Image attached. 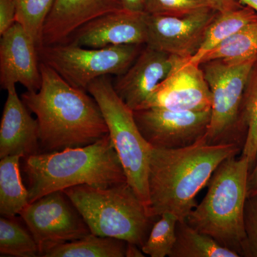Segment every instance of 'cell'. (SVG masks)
I'll list each match as a JSON object with an SVG mask.
<instances>
[{"mask_svg":"<svg viewBox=\"0 0 257 257\" xmlns=\"http://www.w3.org/2000/svg\"><path fill=\"white\" fill-rule=\"evenodd\" d=\"M142 248L138 245L127 243L126 246V256L127 257H143L145 256Z\"/></svg>","mask_w":257,"mask_h":257,"instance_id":"obj_33","label":"cell"},{"mask_svg":"<svg viewBox=\"0 0 257 257\" xmlns=\"http://www.w3.org/2000/svg\"><path fill=\"white\" fill-rule=\"evenodd\" d=\"M218 12H226L229 10L237 9L243 5L237 0H209Z\"/></svg>","mask_w":257,"mask_h":257,"instance_id":"obj_30","label":"cell"},{"mask_svg":"<svg viewBox=\"0 0 257 257\" xmlns=\"http://www.w3.org/2000/svg\"><path fill=\"white\" fill-rule=\"evenodd\" d=\"M170 257H239L216 239L194 229L184 220L177 225V240Z\"/></svg>","mask_w":257,"mask_h":257,"instance_id":"obj_21","label":"cell"},{"mask_svg":"<svg viewBox=\"0 0 257 257\" xmlns=\"http://www.w3.org/2000/svg\"><path fill=\"white\" fill-rule=\"evenodd\" d=\"M0 84L3 89L24 86L35 92L41 87L40 60L37 45L20 24L15 23L1 35Z\"/></svg>","mask_w":257,"mask_h":257,"instance_id":"obj_13","label":"cell"},{"mask_svg":"<svg viewBox=\"0 0 257 257\" xmlns=\"http://www.w3.org/2000/svg\"><path fill=\"white\" fill-rule=\"evenodd\" d=\"M127 242L115 238L90 234L81 239L49 248L43 257H124Z\"/></svg>","mask_w":257,"mask_h":257,"instance_id":"obj_20","label":"cell"},{"mask_svg":"<svg viewBox=\"0 0 257 257\" xmlns=\"http://www.w3.org/2000/svg\"><path fill=\"white\" fill-rule=\"evenodd\" d=\"M181 59L147 45L113 84L116 94L130 109L138 110Z\"/></svg>","mask_w":257,"mask_h":257,"instance_id":"obj_14","label":"cell"},{"mask_svg":"<svg viewBox=\"0 0 257 257\" xmlns=\"http://www.w3.org/2000/svg\"><path fill=\"white\" fill-rule=\"evenodd\" d=\"M250 165L244 155L221 162L208 182L205 197L186 221L194 229L216 239L243 256L244 209Z\"/></svg>","mask_w":257,"mask_h":257,"instance_id":"obj_4","label":"cell"},{"mask_svg":"<svg viewBox=\"0 0 257 257\" xmlns=\"http://www.w3.org/2000/svg\"><path fill=\"white\" fill-rule=\"evenodd\" d=\"M20 215L40 250L92 234L87 223L64 191H57L29 203Z\"/></svg>","mask_w":257,"mask_h":257,"instance_id":"obj_9","label":"cell"},{"mask_svg":"<svg viewBox=\"0 0 257 257\" xmlns=\"http://www.w3.org/2000/svg\"><path fill=\"white\" fill-rule=\"evenodd\" d=\"M243 256L257 257V196L247 198L244 209Z\"/></svg>","mask_w":257,"mask_h":257,"instance_id":"obj_28","label":"cell"},{"mask_svg":"<svg viewBox=\"0 0 257 257\" xmlns=\"http://www.w3.org/2000/svg\"><path fill=\"white\" fill-rule=\"evenodd\" d=\"M123 9L119 0H55L44 26L42 47L65 43L86 24Z\"/></svg>","mask_w":257,"mask_h":257,"instance_id":"obj_16","label":"cell"},{"mask_svg":"<svg viewBox=\"0 0 257 257\" xmlns=\"http://www.w3.org/2000/svg\"><path fill=\"white\" fill-rule=\"evenodd\" d=\"M55 0H15L16 23L20 24L37 50L42 47V32Z\"/></svg>","mask_w":257,"mask_h":257,"instance_id":"obj_25","label":"cell"},{"mask_svg":"<svg viewBox=\"0 0 257 257\" xmlns=\"http://www.w3.org/2000/svg\"><path fill=\"white\" fill-rule=\"evenodd\" d=\"M257 57V21L225 40L202 57L201 64L212 60L242 62Z\"/></svg>","mask_w":257,"mask_h":257,"instance_id":"obj_22","label":"cell"},{"mask_svg":"<svg viewBox=\"0 0 257 257\" xmlns=\"http://www.w3.org/2000/svg\"><path fill=\"white\" fill-rule=\"evenodd\" d=\"M92 234L123 240L140 248L153 218L127 182L108 187L79 185L64 190Z\"/></svg>","mask_w":257,"mask_h":257,"instance_id":"obj_5","label":"cell"},{"mask_svg":"<svg viewBox=\"0 0 257 257\" xmlns=\"http://www.w3.org/2000/svg\"><path fill=\"white\" fill-rule=\"evenodd\" d=\"M218 13L209 8L182 16L146 13V45L181 58H190L199 50Z\"/></svg>","mask_w":257,"mask_h":257,"instance_id":"obj_11","label":"cell"},{"mask_svg":"<svg viewBox=\"0 0 257 257\" xmlns=\"http://www.w3.org/2000/svg\"><path fill=\"white\" fill-rule=\"evenodd\" d=\"M242 148L234 143L210 145L206 136L179 149L152 147L149 167L150 216L170 212L184 220L197 207L196 197L207 185L216 168Z\"/></svg>","mask_w":257,"mask_h":257,"instance_id":"obj_2","label":"cell"},{"mask_svg":"<svg viewBox=\"0 0 257 257\" xmlns=\"http://www.w3.org/2000/svg\"><path fill=\"white\" fill-rule=\"evenodd\" d=\"M87 92L100 108L128 183L149 211L148 175L152 147L140 132L133 109L116 94L107 76L91 83Z\"/></svg>","mask_w":257,"mask_h":257,"instance_id":"obj_6","label":"cell"},{"mask_svg":"<svg viewBox=\"0 0 257 257\" xmlns=\"http://www.w3.org/2000/svg\"><path fill=\"white\" fill-rule=\"evenodd\" d=\"M0 125V158L19 155L24 158L41 153L39 126L19 97L16 87L8 89Z\"/></svg>","mask_w":257,"mask_h":257,"instance_id":"obj_17","label":"cell"},{"mask_svg":"<svg viewBox=\"0 0 257 257\" xmlns=\"http://www.w3.org/2000/svg\"><path fill=\"white\" fill-rule=\"evenodd\" d=\"M133 111L140 132L153 148L179 149L194 145L207 135L211 118V110L150 107Z\"/></svg>","mask_w":257,"mask_h":257,"instance_id":"obj_10","label":"cell"},{"mask_svg":"<svg viewBox=\"0 0 257 257\" xmlns=\"http://www.w3.org/2000/svg\"><path fill=\"white\" fill-rule=\"evenodd\" d=\"M71 44L88 48L147 45V14L124 9L89 22L73 35Z\"/></svg>","mask_w":257,"mask_h":257,"instance_id":"obj_15","label":"cell"},{"mask_svg":"<svg viewBox=\"0 0 257 257\" xmlns=\"http://www.w3.org/2000/svg\"><path fill=\"white\" fill-rule=\"evenodd\" d=\"M256 62L254 57L242 62L212 60L200 64L211 94L208 144L237 145L232 133L241 116L243 94Z\"/></svg>","mask_w":257,"mask_h":257,"instance_id":"obj_8","label":"cell"},{"mask_svg":"<svg viewBox=\"0 0 257 257\" xmlns=\"http://www.w3.org/2000/svg\"><path fill=\"white\" fill-rule=\"evenodd\" d=\"M16 23L15 0H0V35Z\"/></svg>","mask_w":257,"mask_h":257,"instance_id":"obj_29","label":"cell"},{"mask_svg":"<svg viewBox=\"0 0 257 257\" xmlns=\"http://www.w3.org/2000/svg\"><path fill=\"white\" fill-rule=\"evenodd\" d=\"M160 217L141 248L145 254L151 257L170 256L177 240L179 218L170 212L164 213Z\"/></svg>","mask_w":257,"mask_h":257,"instance_id":"obj_26","label":"cell"},{"mask_svg":"<svg viewBox=\"0 0 257 257\" xmlns=\"http://www.w3.org/2000/svg\"><path fill=\"white\" fill-rule=\"evenodd\" d=\"M241 118L246 130L241 155L247 157L251 170L257 155V62L243 94Z\"/></svg>","mask_w":257,"mask_h":257,"instance_id":"obj_24","label":"cell"},{"mask_svg":"<svg viewBox=\"0 0 257 257\" xmlns=\"http://www.w3.org/2000/svg\"><path fill=\"white\" fill-rule=\"evenodd\" d=\"M257 21V13L251 8L219 12L208 28L204 40L195 55L188 59L190 63L199 65L203 57L225 40L232 36L249 24Z\"/></svg>","mask_w":257,"mask_h":257,"instance_id":"obj_18","label":"cell"},{"mask_svg":"<svg viewBox=\"0 0 257 257\" xmlns=\"http://www.w3.org/2000/svg\"><path fill=\"white\" fill-rule=\"evenodd\" d=\"M214 8L209 0H147L145 13L148 15L182 16Z\"/></svg>","mask_w":257,"mask_h":257,"instance_id":"obj_27","label":"cell"},{"mask_svg":"<svg viewBox=\"0 0 257 257\" xmlns=\"http://www.w3.org/2000/svg\"><path fill=\"white\" fill-rule=\"evenodd\" d=\"M181 59L140 109L174 111L211 110L210 89L200 65Z\"/></svg>","mask_w":257,"mask_h":257,"instance_id":"obj_12","label":"cell"},{"mask_svg":"<svg viewBox=\"0 0 257 257\" xmlns=\"http://www.w3.org/2000/svg\"><path fill=\"white\" fill-rule=\"evenodd\" d=\"M29 202L79 185L108 187L127 182L109 134L87 146L24 157Z\"/></svg>","mask_w":257,"mask_h":257,"instance_id":"obj_3","label":"cell"},{"mask_svg":"<svg viewBox=\"0 0 257 257\" xmlns=\"http://www.w3.org/2000/svg\"><path fill=\"white\" fill-rule=\"evenodd\" d=\"M41 87L22 94L36 116L40 149L45 152L87 146L109 134L97 102L86 91L72 87L40 61Z\"/></svg>","mask_w":257,"mask_h":257,"instance_id":"obj_1","label":"cell"},{"mask_svg":"<svg viewBox=\"0 0 257 257\" xmlns=\"http://www.w3.org/2000/svg\"><path fill=\"white\" fill-rule=\"evenodd\" d=\"M122 8L128 11L145 13L147 0H119Z\"/></svg>","mask_w":257,"mask_h":257,"instance_id":"obj_32","label":"cell"},{"mask_svg":"<svg viewBox=\"0 0 257 257\" xmlns=\"http://www.w3.org/2000/svg\"><path fill=\"white\" fill-rule=\"evenodd\" d=\"M241 5L249 7L257 13V0H237Z\"/></svg>","mask_w":257,"mask_h":257,"instance_id":"obj_34","label":"cell"},{"mask_svg":"<svg viewBox=\"0 0 257 257\" xmlns=\"http://www.w3.org/2000/svg\"><path fill=\"white\" fill-rule=\"evenodd\" d=\"M19 155L3 157L0 162V214L8 217L20 214L29 202L28 189L25 188L20 174Z\"/></svg>","mask_w":257,"mask_h":257,"instance_id":"obj_19","label":"cell"},{"mask_svg":"<svg viewBox=\"0 0 257 257\" xmlns=\"http://www.w3.org/2000/svg\"><path fill=\"white\" fill-rule=\"evenodd\" d=\"M141 45L88 48L57 44L39 49L41 62L54 69L72 87L87 92L95 79L124 74L140 53Z\"/></svg>","mask_w":257,"mask_h":257,"instance_id":"obj_7","label":"cell"},{"mask_svg":"<svg viewBox=\"0 0 257 257\" xmlns=\"http://www.w3.org/2000/svg\"><path fill=\"white\" fill-rule=\"evenodd\" d=\"M0 253L17 257L40 256L38 245L30 230L15 217L0 219Z\"/></svg>","mask_w":257,"mask_h":257,"instance_id":"obj_23","label":"cell"},{"mask_svg":"<svg viewBox=\"0 0 257 257\" xmlns=\"http://www.w3.org/2000/svg\"><path fill=\"white\" fill-rule=\"evenodd\" d=\"M257 196V155L252 168L249 171L247 183V198Z\"/></svg>","mask_w":257,"mask_h":257,"instance_id":"obj_31","label":"cell"}]
</instances>
